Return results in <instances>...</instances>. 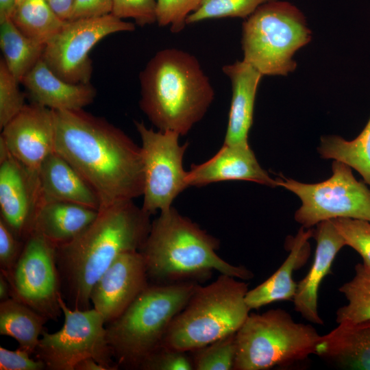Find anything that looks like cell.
Returning <instances> with one entry per match:
<instances>
[{
    "mask_svg": "<svg viewBox=\"0 0 370 370\" xmlns=\"http://www.w3.org/2000/svg\"><path fill=\"white\" fill-rule=\"evenodd\" d=\"M53 112L55 151L95 190L100 209L143 195L140 147L106 119L83 109Z\"/></svg>",
    "mask_w": 370,
    "mask_h": 370,
    "instance_id": "obj_1",
    "label": "cell"
},
{
    "mask_svg": "<svg viewBox=\"0 0 370 370\" xmlns=\"http://www.w3.org/2000/svg\"><path fill=\"white\" fill-rule=\"evenodd\" d=\"M133 200L99 210L95 220L71 241L56 247L61 294L74 309L90 308V295L97 280L121 254L139 251L151 222Z\"/></svg>",
    "mask_w": 370,
    "mask_h": 370,
    "instance_id": "obj_2",
    "label": "cell"
},
{
    "mask_svg": "<svg viewBox=\"0 0 370 370\" xmlns=\"http://www.w3.org/2000/svg\"><path fill=\"white\" fill-rule=\"evenodd\" d=\"M140 109L160 130L186 135L204 116L214 91L198 60L175 48L158 51L139 74Z\"/></svg>",
    "mask_w": 370,
    "mask_h": 370,
    "instance_id": "obj_3",
    "label": "cell"
},
{
    "mask_svg": "<svg viewBox=\"0 0 370 370\" xmlns=\"http://www.w3.org/2000/svg\"><path fill=\"white\" fill-rule=\"evenodd\" d=\"M219 241L201 230L173 206L160 212L151 225L146 241L139 250L148 278L154 284L186 281L206 277L212 271L241 280L254 273L243 266H235L216 252Z\"/></svg>",
    "mask_w": 370,
    "mask_h": 370,
    "instance_id": "obj_4",
    "label": "cell"
},
{
    "mask_svg": "<svg viewBox=\"0 0 370 370\" xmlns=\"http://www.w3.org/2000/svg\"><path fill=\"white\" fill-rule=\"evenodd\" d=\"M198 286L189 280L149 284L121 315L106 324L107 341L118 369H140L162 345L171 321Z\"/></svg>",
    "mask_w": 370,
    "mask_h": 370,
    "instance_id": "obj_5",
    "label": "cell"
},
{
    "mask_svg": "<svg viewBox=\"0 0 370 370\" xmlns=\"http://www.w3.org/2000/svg\"><path fill=\"white\" fill-rule=\"evenodd\" d=\"M247 291V283L224 274L206 286L199 285L171 321L162 346L192 352L236 333L249 314Z\"/></svg>",
    "mask_w": 370,
    "mask_h": 370,
    "instance_id": "obj_6",
    "label": "cell"
},
{
    "mask_svg": "<svg viewBox=\"0 0 370 370\" xmlns=\"http://www.w3.org/2000/svg\"><path fill=\"white\" fill-rule=\"evenodd\" d=\"M322 338L310 324L295 322L286 310L249 314L235 334L234 370L286 368L317 354Z\"/></svg>",
    "mask_w": 370,
    "mask_h": 370,
    "instance_id": "obj_7",
    "label": "cell"
},
{
    "mask_svg": "<svg viewBox=\"0 0 370 370\" xmlns=\"http://www.w3.org/2000/svg\"><path fill=\"white\" fill-rule=\"evenodd\" d=\"M304 14L286 1L273 0L243 23V60L262 75H286L297 66L295 53L310 42Z\"/></svg>",
    "mask_w": 370,
    "mask_h": 370,
    "instance_id": "obj_8",
    "label": "cell"
},
{
    "mask_svg": "<svg viewBox=\"0 0 370 370\" xmlns=\"http://www.w3.org/2000/svg\"><path fill=\"white\" fill-rule=\"evenodd\" d=\"M332 176L325 181L306 184L282 175L276 178L278 186L293 192L301 201L295 219L305 228L336 218H352L370 221V189L354 176L352 168L334 160Z\"/></svg>",
    "mask_w": 370,
    "mask_h": 370,
    "instance_id": "obj_9",
    "label": "cell"
},
{
    "mask_svg": "<svg viewBox=\"0 0 370 370\" xmlns=\"http://www.w3.org/2000/svg\"><path fill=\"white\" fill-rule=\"evenodd\" d=\"M59 303L64 324L56 332L43 331L34 352L36 358L49 370H74L86 358H94L107 370L118 369L107 341L102 315L94 308H71L62 295Z\"/></svg>",
    "mask_w": 370,
    "mask_h": 370,
    "instance_id": "obj_10",
    "label": "cell"
},
{
    "mask_svg": "<svg viewBox=\"0 0 370 370\" xmlns=\"http://www.w3.org/2000/svg\"><path fill=\"white\" fill-rule=\"evenodd\" d=\"M142 141L144 190L142 208L149 214L172 206L174 199L188 187L183 158L188 144L180 145V134L154 131L134 121Z\"/></svg>",
    "mask_w": 370,
    "mask_h": 370,
    "instance_id": "obj_11",
    "label": "cell"
},
{
    "mask_svg": "<svg viewBox=\"0 0 370 370\" xmlns=\"http://www.w3.org/2000/svg\"><path fill=\"white\" fill-rule=\"evenodd\" d=\"M135 25L112 14L66 22L45 45L42 60L59 77L71 84H88L92 72L91 49L103 38L132 32Z\"/></svg>",
    "mask_w": 370,
    "mask_h": 370,
    "instance_id": "obj_12",
    "label": "cell"
},
{
    "mask_svg": "<svg viewBox=\"0 0 370 370\" xmlns=\"http://www.w3.org/2000/svg\"><path fill=\"white\" fill-rule=\"evenodd\" d=\"M56 250V247L42 236L32 232L11 274L5 275L10 285L12 298L54 321L62 313Z\"/></svg>",
    "mask_w": 370,
    "mask_h": 370,
    "instance_id": "obj_13",
    "label": "cell"
},
{
    "mask_svg": "<svg viewBox=\"0 0 370 370\" xmlns=\"http://www.w3.org/2000/svg\"><path fill=\"white\" fill-rule=\"evenodd\" d=\"M42 202L38 171L16 160L0 141V218L25 241Z\"/></svg>",
    "mask_w": 370,
    "mask_h": 370,
    "instance_id": "obj_14",
    "label": "cell"
},
{
    "mask_svg": "<svg viewBox=\"0 0 370 370\" xmlns=\"http://www.w3.org/2000/svg\"><path fill=\"white\" fill-rule=\"evenodd\" d=\"M0 141L16 160L38 171L43 161L55 151L53 110L33 102L26 104L1 129Z\"/></svg>",
    "mask_w": 370,
    "mask_h": 370,
    "instance_id": "obj_15",
    "label": "cell"
},
{
    "mask_svg": "<svg viewBox=\"0 0 370 370\" xmlns=\"http://www.w3.org/2000/svg\"><path fill=\"white\" fill-rule=\"evenodd\" d=\"M145 263L139 251L120 255L92 287L90 300L106 324L121 315L149 286Z\"/></svg>",
    "mask_w": 370,
    "mask_h": 370,
    "instance_id": "obj_16",
    "label": "cell"
},
{
    "mask_svg": "<svg viewBox=\"0 0 370 370\" xmlns=\"http://www.w3.org/2000/svg\"><path fill=\"white\" fill-rule=\"evenodd\" d=\"M188 186H203L211 183L244 180L271 187L278 186L258 162L249 145H226L205 162L193 164L187 171Z\"/></svg>",
    "mask_w": 370,
    "mask_h": 370,
    "instance_id": "obj_17",
    "label": "cell"
},
{
    "mask_svg": "<svg viewBox=\"0 0 370 370\" xmlns=\"http://www.w3.org/2000/svg\"><path fill=\"white\" fill-rule=\"evenodd\" d=\"M314 230L317 245L313 262L306 275L297 284L293 299L296 312L311 323L323 325L319 314V289L324 278L330 272L338 252L345 243L332 220L319 223Z\"/></svg>",
    "mask_w": 370,
    "mask_h": 370,
    "instance_id": "obj_18",
    "label": "cell"
},
{
    "mask_svg": "<svg viewBox=\"0 0 370 370\" xmlns=\"http://www.w3.org/2000/svg\"><path fill=\"white\" fill-rule=\"evenodd\" d=\"M33 103L52 110L83 109L93 102L96 88L90 84H71L56 75L41 58L21 83Z\"/></svg>",
    "mask_w": 370,
    "mask_h": 370,
    "instance_id": "obj_19",
    "label": "cell"
},
{
    "mask_svg": "<svg viewBox=\"0 0 370 370\" xmlns=\"http://www.w3.org/2000/svg\"><path fill=\"white\" fill-rule=\"evenodd\" d=\"M222 71L230 79L232 100L223 144L249 145L260 73L243 60L224 65Z\"/></svg>",
    "mask_w": 370,
    "mask_h": 370,
    "instance_id": "obj_20",
    "label": "cell"
},
{
    "mask_svg": "<svg viewBox=\"0 0 370 370\" xmlns=\"http://www.w3.org/2000/svg\"><path fill=\"white\" fill-rule=\"evenodd\" d=\"M42 201H66L99 210L100 199L90 184L62 156L54 151L38 170Z\"/></svg>",
    "mask_w": 370,
    "mask_h": 370,
    "instance_id": "obj_21",
    "label": "cell"
},
{
    "mask_svg": "<svg viewBox=\"0 0 370 370\" xmlns=\"http://www.w3.org/2000/svg\"><path fill=\"white\" fill-rule=\"evenodd\" d=\"M314 236V229L299 230L295 237L288 241L289 254L278 269L268 279L245 295V302L250 310L279 301L293 300L297 288L293 272L302 267L310 254L308 240Z\"/></svg>",
    "mask_w": 370,
    "mask_h": 370,
    "instance_id": "obj_22",
    "label": "cell"
},
{
    "mask_svg": "<svg viewBox=\"0 0 370 370\" xmlns=\"http://www.w3.org/2000/svg\"><path fill=\"white\" fill-rule=\"evenodd\" d=\"M316 355L339 369L370 370V319L339 323L322 335Z\"/></svg>",
    "mask_w": 370,
    "mask_h": 370,
    "instance_id": "obj_23",
    "label": "cell"
},
{
    "mask_svg": "<svg viewBox=\"0 0 370 370\" xmlns=\"http://www.w3.org/2000/svg\"><path fill=\"white\" fill-rule=\"evenodd\" d=\"M99 210L66 201H42L32 232L39 234L56 247L79 234L97 217Z\"/></svg>",
    "mask_w": 370,
    "mask_h": 370,
    "instance_id": "obj_24",
    "label": "cell"
},
{
    "mask_svg": "<svg viewBox=\"0 0 370 370\" xmlns=\"http://www.w3.org/2000/svg\"><path fill=\"white\" fill-rule=\"evenodd\" d=\"M49 321L23 302L10 297L0 302V334L14 338L18 348L34 354Z\"/></svg>",
    "mask_w": 370,
    "mask_h": 370,
    "instance_id": "obj_25",
    "label": "cell"
},
{
    "mask_svg": "<svg viewBox=\"0 0 370 370\" xmlns=\"http://www.w3.org/2000/svg\"><path fill=\"white\" fill-rule=\"evenodd\" d=\"M45 47L25 36L11 18L0 21L2 58L19 83L42 58Z\"/></svg>",
    "mask_w": 370,
    "mask_h": 370,
    "instance_id": "obj_26",
    "label": "cell"
},
{
    "mask_svg": "<svg viewBox=\"0 0 370 370\" xmlns=\"http://www.w3.org/2000/svg\"><path fill=\"white\" fill-rule=\"evenodd\" d=\"M317 151L322 158L340 161L356 170L370 186V117L354 140H347L336 135L324 136Z\"/></svg>",
    "mask_w": 370,
    "mask_h": 370,
    "instance_id": "obj_27",
    "label": "cell"
},
{
    "mask_svg": "<svg viewBox=\"0 0 370 370\" xmlns=\"http://www.w3.org/2000/svg\"><path fill=\"white\" fill-rule=\"evenodd\" d=\"M10 18L25 36L43 45L66 22L52 10L45 0H23L16 6Z\"/></svg>",
    "mask_w": 370,
    "mask_h": 370,
    "instance_id": "obj_28",
    "label": "cell"
},
{
    "mask_svg": "<svg viewBox=\"0 0 370 370\" xmlns=\"http://www.w3.org/2000/svg\"><path fill=\"white\" fill-rule=\"evenodd\" d=\"M354 270L352 279L338 288L347 303L336 312L338 324L356 323L370 319V269L358 263Z\"/></svg>",
    "mask_w": 370,
    "mask_h": 370,
    "instance_id": "obj_29",
    "label": "cell"
},
{
    "mask_svg": "<svg viewBox=\"0 0 370 370\" xmlns=\"http://www.w3.org/2000/svg\"><path fill=\"white\" fill-rule=\"evenodd\" d=\"M273 0H202L199 8L190 14L186 23L225 17L246 19L261 5Z\"/></svg>",
    "mask_w": 370,
    "mask_h": 370,
    "instance_id": "obj_30",
    "label": "cell"
},
{
    "mask_svg": "<svg viewBox=\"0 0 370 370\" xmlns=\"http://www.w3.org/2000/svg\"><path fill=\"white\" fill-rule=\"evenodd\" d=\"M235 334L219 338L192 351L195 370H234L236 356Z\"/></svg>",
    "mask_w": 370,
    "mask_h": 370,
    "instance_id": "obj_31",
    "label": "cell"
},
{
    "mask_svg": "<svg viewBox=\"0 0 370 370\" xmlns=\"http://www.w3.org/2000/svg\"><path fill=\"white\" fill-rule=\"evenodd\" d=\"M20 83L0 60V128L10 121L26 105L25 95L20 90Z\"/></svg>",
    "mask_w": 370,
    "mask_h": 370,
    "instance_id": "obj_32",
    "label": "cell"
},
{
    "mask_svg": "<svg viewBox=\"0 0 370 370\" xmlns=\"http://www.w3.org/2000/svg\"><path fill=\"white\" fill-rule=\"evenodd\" d=\"M332 221L345 245L356 251L362 264L370 269V221L352 218H336Z\"/></svg>",
    "mask_w": 370,
    "mask_h": 370,
    "instance_id": "obj_33",
    "label": "cell"
},
{
    "mask_svg": "<svg viewBox=\"0 0 370 370\" xmlns=\"http://www.w3.org/2000/svg\"><path fill=\"white\" fill-rule=\"evenodd\" d=\"M202 0H156V22L169 26L173 33L182 31L188 16L196 11Z\"/></svg>",
    "mask_w": 370,
    "mask_h": 370,
    "instance_id": "obj_34",
    "label": "cell"
},
{
    "mask_svg": "<svg viewBox=\"0 0 370 370\" xmlns=\"http://www.w3.org/2000/svg\"><path fill=\"white\" fill-rule=\"evenodd\" d=\"M111 14L132 18L139 26L151 25L156 22V0H113Z\"/></svg>",
    "mask_w": 370,
    "mask_h": 370,
    "instance_id": "obj_35",
    "label": "cell"
},
{
    "mask_svg": "<svg viewBox=\"0 0 370 370\" xmlns=\"http://www.w3.org/2000/svg\"><path fill=\"white\" fill-rule=\"evenodd\" d=\"M142 370H193V365L186 352L160 346L142 363Z\"/></svg>",
    "mask_w": 370,
    "mask_h": 370,
    "instance_id": "obj_36",
    "label": "cell"
},
{
    "mask_svg": "<svg viewBox=\"0 0 370 370\" xmlns=\"http://www.w3.org/2000/svg\"><path fill=\"white\" fill-rule=\"evenodd\" d=\"M24 243L0 218V271L4 275L11 274Z\"/></svg>",
    "mask_w": 370,
    "mask_h": 370,
    "instance_id": "obj_37",
    "label": "cell"
},
{
    "mask_svg": "<svg viewBox=\"0 0 370 370\" xmlns=\"http://www.w3.org/2000/svg\"><path fill=\"white\" fill-rule=\"evenodd\" d=\"M31 354L18 348L15 351L0 347L1 370H42L46 369L45 363L39 359H32Z\"/></svg>",
    "mask_w": 370,
    "mask_h": 370,
    "instance_id": "obj_38",
    "label": "cell"
},
{
    "mask_svg": "<svg viewBox=\"0 0 370 370\" xmlns=\"http://www.w3.org/2000/svg\"><path fill=\"white\" fill-rule=\"evenodd\" d=\"M113 0H75L69 21L111 14Z\"/></svg>",
    "mask_w": 370,
    "mask_h": 370,
    "instance_id": "obj_39",
    "label": "cell"
},
{
    "mask_svg": "<svg viewBox=\"0 0 370 370\" xmlns=\"http://www.w3.org/2000/svg\"><path fill=\"white\" fill-rule=\"evenodd\" d=\"M52 10L63 21H68L75 0H45Z\"/></svg>",
    "mask_w": 370,
    "mask_h": 370,
    "instance_id": "obj_40",
    "label": "cell"
},
{
    "mask_svg": "<svg viewBox=\"0 0 370 370\" xmlns=\"http://www.w3.org/2000/svg\"><path fill=\"white\" fill-rule=\"evenodd\" d=\"M16 6V0H0V21L10 18Z\"/></svg>",
    "mask_w": 370,
    "mask_h": 370,
    "instance_id": "obj_41",
    "label": "cell"
},
{
    "mask_svg": "<svg viewBox=\"0 0 370 370\" xmlns=\"http://www.w3.org/2000/svg\"><path fill=\"white\" fill-rule=\"evenodd\" d=\"M74 370H107V369L92 358H86L80 360Z\"/></svg>",
    "mask_w": 370,
    "mask_h": 370,
    "instance_id": "obj_42",
    "label": "cell"
},
{
    "mask_svg": "<svg viewBox=\"0 0 370 370\" xmlns=\"http://www.w3.org/2000/svg\"><path fill=\"white\" fill-rule=\"evenodd\" d=\"M11 297V288L8 279L0 273V301H4Z\"/></svg>",
    "mask_w": 370,
    "mask_h": 370,
    "instance_id": "obj_43",
    "label": "cell"
},
{
    "mask_svg": "<svg viewBox=\"0 0 370 370\" xmlns=\"http://www.w3.org/2000/svg\"><path fill=\"white\" fill-rule=\"evenodd\" d=\"M23 0H16V5H18V4H20Z\"/></svg>",
    "mask_w": 370,
    "mask_h": 370,
    "instance_id": "obj_44",
    "label": "cell"
}]
</instances>
